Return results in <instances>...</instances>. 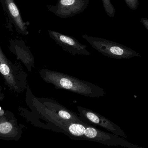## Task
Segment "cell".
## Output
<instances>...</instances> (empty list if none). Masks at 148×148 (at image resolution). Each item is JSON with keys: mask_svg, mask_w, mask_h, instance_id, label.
I'll use <instances>...</instances> for the list:
<instances>
[{"mask_svg": "<svg viewBox=\"0 0 148 148\" xmlns=\"http://www.w3.org/2000/svg\"><path fill=\"white\" fill-rule=\"evenodd\" d=\"M53 123L58 126L71 138L87 140L108 146H121L128 148H143L128 142L125 139L114 134L106 133L85 123L72 122L56 116Z\"/></svg>", "mask_w": 148, "mask_h": 148, "instance_id": "cell-1", "label": "cell"}, {"mask_svg": "<svg viewBox=\"0 0 148 148\" xmlns=\"http://www.w3.org/2000/svg\"><path fill=\"white\" fill-rule=\"evenodd\" d=\"M46 82L51 84L58 89H63L91 98H99L106 95L103 88L84 80L63 73L48 69L39 71Z\"/></svg>", "mask_w": 148, "mask_h": 148, "instance_id": "cell-2", "label": "cell"}, {"mask_svg": "<svg viewBox=\"0 0 148 148\" xmlns=\"http://www.w3.org/2000/svg\"><path fill=\"white\" fill-rule=\"evenodd\" d=\"M82 36L93 48L109 58L121 60L140 56L134 50L117 42L87 35H82Z\"/></svg>", "mask_w": 148, "mask_h": 148, "instance_id": "cell-3", "label": "cell"}, {"mask_svg": "<svg viewBox=\"0 0 148 148\" xmlns=\"http://www.w3.org/2000/svg\"><path fill=\"white\" fill-rule=\"evenodd\" d=\"M80 118L84 123L88 124L99 126L110 131L114 134L121 136L124 139H127L125 132L116 124L97 112L85 108L77 106Z\"/></svg>", "mask_w": 148, "mask_h": 148, "instance_id": "cell-4", "label": "cell"}, {"mask_svg": "<svg viewBox=\"0 0 148 148\" xmlns=\"http://www.w3.org/2000/svg\"><path fill=\"white\" fill-rule=\"evenodd\" d=\"M90 0H58L55 5H47L49 11L61 18L78 14L88 8Z\"/></svg>", "mask_w": 148, "mask_h": 148, "instance_id": "cell-5", "label": "cell"}, {"mask_svg": "<svg viewBox=\"0 0 148 148\" xmlns=\"http://www.w3.org/2000/svg\"><path fill=\"white\" fill-rule=\"evenodd\" d=\"M49 36L56 44L73 56H89L87 46L80 43L75 38L53 30L48 31Z\"/></svg>", "mask_w": 148, "mask_h": 148, "instance_id": "cell-6", "label": "cell"}, {"mask_svg": "<svg viewBox=\"0 0 148 148\" xmlns=\"http://www.w3.org/2000/svg\"><path fill=\"white\" fill-rule=\"evenodd\" d=\"M3 8L9 19L19 32L23 34H28L26 24L23 22L18 7L14 0H1Z\"/></svg>", "mask_w": 148, "mask_h": 148, "instance_id": "cell-7", "label": "cell"}, {"mask_svg": "<svg viewBox=\"0 0 148 148\" xmlns=\"http://www.w3.org/2000/svg\"><path fill=\"white\" fill-rule=\"evenodd\" d=\"M42 106L46 109L53 113L63 120L72 122L84 123L82 119L77 116L72 111L69 110L54 100L45 98Z\"/></svg>", "mask_w": 148, "mask_h": 148, "instance_id": "cell-8", "label": "cell"}, {"mask_svg": "<svg viewBox=\"0 0 148 148\" xmlns=\"http://www.w3.org/2000/svg\"><path fill=\"white\" fill-rule=\"evenodd\" d=\"M22 130L17 125L7 121L0 123V139L17 140L21 135Z\"/></svg>", "mask_w": 148, "mask_h": 148, "instance_id": "cell-9", "label": "cell"}, {"mask_svg": "<svg viewBox=\"0 0 148 148\" xmlns=\"http://www.w3.org/2000/svg\"><path fill=\"white\" fill-rule=\"evenodd\" d=\"M9 63L8 62L0 48V73L6 79L9 85L13 87L15 86V79L13 71L11 69Z\"/></svg>", "mask_w": 148, "mask_h": 148, "instance_id": "cell-10", "label": "cell"}, {"mask_svg": "<svg viewBox=\"0 0 148 148\" xmlns=\"http://www.w3.org/2000/svg\"><path fill=\"white\" fill-rule=\"evenodd\" d=\"M105 12L109 16L114 17L115 14V10L110 0H101Z\"/></svg>", "mask_w": 148, "mask_h": 148, "instance_id": "cell-11", "label": "cell"}, {"mask_svg": "<svg viewBox=\"0 0 148 148\" xmlns=\"http://www.w3.org/2000/svg\"><path fill=\"white\" fill-rule=\"evenodd\" d=\"M127 6L132 10H136L139 5V0H124Z\"/></svg>", "mask_w": 148, "mask_h": 148, "instance_id": "cell-12", "label": "cell"}, {"mask_svg": "<svg viewBox=\"0 0 148 148\" xmlns=\"http://www.w3.org/2000/svg\"><path fill=\"white\" fill-rule=\"evenodd\" d=\"M141 22L142 23L143 26L148 30V18L144 17L142 18L140 20Z\"/></svg>", "mask_w": 148, "mask_h": 148, "instance_id": "cell-13", "label": "cell"}]
</instances>
